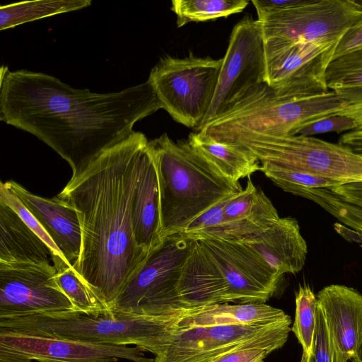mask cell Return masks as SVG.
I'll return each mask as SVG.
<instances>
[{
    "mask_svg": "<svg viewBox=\"0 0 362 362\" xmlns=\"http://www.w3.org/2000/svg\"><path fill=\"white\" fill-rule=\"evenodd\" d=\"M356 129L357 124L353 119L336 115L304 124L293 130L290 135L311 136L322 133H341Z\"/></svg>",
    "mask_w": 362,
    "mask_h": 362,
    "instance_id": "836d02e7",
    "label": "cell"
},
{
    "mask_svg": "<svg viewBox=\"0 0 362 362\" xmlns=\"http://www.w3.org/2000/svg\"><path fill=\"white\" fill-rule=\"evenodd\" d=\"M328 334L332 362L356 358L362 346V295L356 289L333 284L317 296Z\"/></svg>",
    "mask_w": 362,
    "mask_h": 362,
    "instance_id": "2e32d148",
    "label": "cell"
},
{
    "mask_svg": "<svg viewBox=\"0 0 362 362\" xmlns=\"http://www.w3.org/2000/svg\"><path fill=\"white\" fill-rule=\"evenodd\" d=\"M21 362H37V361H21Z\"/></svg>",
    "mask_w": 362,
    "mask_h": 362,
    "instance_id": "b9f144b4",
    "label": "cell"
},
{
    "mask_svg": "<svg viewBox=\"0 0 362 362\" xmlns=\"http://www.w3.org/2000/svg\"><path fill=\"white\" fill-rule=\"evenodd\" d=\"M248 0H173L171 10L181 28L191 22H204L242 12Z\"/></svg>",
    "mask_w": 362,
    "mask_h": 362,
    "instance_id": "4316f807",
    "label": "cell"
},
{
    "mask_svg": "<svg viewBox=\"0 0 362 362\" xmlns=\"http://www.w3.org/2000/svg\"><path fill=\"white\" fill-rule=\"evenodd\" d=\"M178 295L181 308L230 303L218 268L195 239L181 270Z\"/></svg>",
    "mask_w": 362,
    "mask_h": 362,
    "instance_id": "d6986e66",
    "label": "cell"
},
{
    "mask_svg": "<svg viewBox=\"0 0 362 362\" xmlns=\"http://www.w3.org/2000/svg\"><path fill=\"white\" fill-rule=\"evenodd\" d=\"M310 362H332L325 320L319 303L316 310L314 344Z\"/></svg>",
    "mask_w": 362,
    "mask_h": 362,
    "instance_id": "e575fe53",
    "label": "cell"
},
{
    "mask_svg": "<svg viewBox=\"0 0 362 362\" xmlns=\"http://www.w3.org/2000/svg\"><path fill=\"white\" fill-rule=\"evenodd\" d=\"M148 142L133 131L70 179L57 196L76 209L80 221L81 252L73 268L111 307L149 254L136 244L132 218Z\"/></svg>",
    "mask_w": 362,
    "mask_h": 362,
    "instance_id": "7a4b0ae2",
    "label": "cell"
},
{
    "mask_svg": "<svg viewBox=\"0 0 362 362\" xmlns=\"http://www.w3.org/2000/svg\"><path fill=\"white\" fill-rule=\"evenodd\" d=\"M158 181L161 239L181 233L194 219L243 190L187 140L164 133L148 142Z\"/></svg>",
    "mask_w": 362,
    "mask_h": 362,
    "instance_id": "3957f363",
    "label": "cell"
},
{
    "mask_svg": "<svg viewBox=\"0 0 362 362\" xmlns=\"http://www.w3.org/2000/svg\"><path fill=\"white\" fill-rule=\"evenodd\" d=\"M256 11L264 41L339 44L362 21V1L295 0L284 7Z\"/></svg>",
    "mask_w": 362,
    "mask_h": 362,
    "instance_id": "9c48e42d",
    "label": "cell"
},
{
    "mask_svg": "<svg viewBox=\"0 0 362 362\" xmlns=\"http://www.w3.org/2000/svg\"><path fill=\"white\" fill-rule=\"evenodd\" d=\"M338 144L362 156V129H354L344 134Z\"/></svg>",
    "mask_w": 362,
    "mask_h": 362,
    "instance_id": "f35d334b",
    "label": "cell"
},
{
    "mask_svg": "<svg viewBox=\"0 0 362 362\" xmlns=\"http://www.w3.org/2000/svg\"><path fill=\"white\" fill-rule=\"evenodd\" d=\"M56 269L55 280L71 301L74 311L97 314L112 310L108 301L76 273L63 259L51 258Z\"/></svg>",
    "mask_w": 362,
    "mask_h": 362,
    "instance_id": "d4e9b609",
    "label": "cell"
},
{
    "mask_svg": "<svg viewBox=\"0 0 362 362\" xmlns=\"http://www.w3.org/2000/svg\"><path fill=\"white\" fill-rule=\"evenodd\" d=\"M132 218L137 245L150 253L162 239L157 170L148 145L136 189Z\"/></svg>",
    "mask_w": 362,
    "mask_h": 362,
    "instance_id": "44dd1931",
    "label": "cell"
},
{
    "mask_svg": "<svg viewBox=\"0 0 362 362\" xmlns=\"http://www.w3.org/2000/svg\"><path fill=\"white\" fill-rule=\"evenodd\" d=\"M51 252L10 206L0 202V262L49 264Z\"/></svg>",
    "mask_w": 362,
    "mask_h": 362,
    "instance_id": "7402d4cb",
    "label": "cell"
},
{
    "mask_svg": "<svg viewBox=\"0 0 362 362\" xmlns=\"http://www.w3.org/2000/svg\"><path fill=\"white\" fill-rule=\"evenodd\" d=\"M348 104L332 90L303 93L264 82L197 132L221 142L250 134L287 136L304 124L336 115Z\"/></svg>",
    "mask_w": 362,
    "mask_h": 362,
    "instance_id": "277c9868",
    "label": "cell"
},
{
    "mask_svg": "<svg viewBox=\"0 0 362 362\" xmlns=\"http://www.w3.org/2000/svg\"><path fill=\"white\" fill-rule=\"evenodd\" d=\"M156 327L153 316L114 310L97 314L67 310L0 317L2 329L89 342L134 344L151 353Z\"/></svg>",
    "mask_w": 362,
    "mask_h": 362,
    "instance_id": "5b68a950",
    "label": "cell"
},
{
    "mask_svg": "<svg viewBox=\"0 0 362 362\" xmlns=\"http://www.w3.org/2000/svg\"><path fill=\"white\" fill-rule=\"evenodd\" d=\"M356 358H358L362 361V346H361V350H360V351L358 353V356Z\"/></svg>",
    "mask_w": 362,
    "mask_h": 362,
    "instance_id": "ab89813d",
    "label": "cell"
},
{
    "mask_svg": "<svg viewBox=\"0 0 362 362\" xmlns=\"http://www.w3.org/2000/svg\"><path fill=\"white\" fill-rule=\"evenodd\" d=\"M223 214L237 227L243 243L270 228L280 218L271 200L254 185L250 177L245 188L227 200Z\"/></svg>",
    "mask_w": 362,
    "mask_h": 362,
    "instance_id": "603a6c76",
    "label": "cell"
},
{
    "mask_svg": "<svg viewBox=\"0 0 362 362\" xmlns=\"http://www.w3.org/2000/svg\"><path fill=\"white\" fill-rule=\"evenodd\" d=\"M211 107L198 132L228 110L249 90L265 82L264 40L257 20L245 15L233 27Z\"/></svg>",
    "mask_w": 362,
    "mask_h": 362,
    "instance_id": "30bf717a",
    "label": "cell"
},
{
    "mask_svg": "<svg viewBox=\"0 0 362 362\" xmlns=\"http://www.w3.org/2000/svg\"></svg>",
    "mask_w": 362,
    "mask_h": 362,
    "instance_id": "ee69618b",
    "label": "cell"
},
{
    "mask_svg": "<svg viewBox=\"0 0 362 362\" xmlns=\"http://www.w3.org/2000/svg\"><path fill=\"white\" fill-rule=\"evenodd\" d=\"M195 240L218 268L230 302L264 303L276 291L281 275L245 243Z\"/></svg>",
    "mask_w": 362,
    "mask_h": 362,
    "instance_id": "4fadbf2b",
    "label": "cell"
},
{
    "mask_svg": "<svg viewBox=\"0 0 362 362\" xmlns=\"http://www.w3.org/2000/svg\"><path fill=\"white\" fill-rule=\"evenodd\" d=\"M154 362L128 345L89 342L0 329V362Z\"/></svg>",
    "mask_w": 362,
    "mask_h": 362,
    "instance_id": "7c38bea8",
    "label": "cell"
},
{
    "mask_svg": "<svg viewBox=\"0 0 362 362\" xmlns=\"http://www.w3.org/2000/svg\"><path fill=\"white\" fill-rule=\"evenodd\" d=\"M344 202L362 209V181H353L328 187Z\"/></svg>",
    "mask_w": 362,
    "mask_h": 362,
    "instance_id": "8d00e7d4",
    "label": "cell"
},
{
    "mask_svg": "<svg viewBox=\"0 0 362 362\" xmlns=\"http://www.w3.org/2000/svg\"><path fill=\"white\" fill-rule=\"evenodd\" d=\"M281 276L304 267L308 246L296 219L279 218L270 228L245 243Z\"/></svg>",
    "mask_w": 362,
    "mask_h": 362,
    "instance_id": "ffe728a7",
    "label": "cell"
},
{
    "mask_svg": "<svg viewBox=\"0 0 362 362\" xmlns=\"http://www.w3.org/2000/svg\"><path fill=\"white\" fill-rule=\"evenodd\" d=\"M338 94L345 98L349 104L337 115L353 119L357 124L356 129H362V90L345 91Z\"/></svg>",
    "mask_w": 362,
    "mask_h": 362,
    "instance_id": "d590c367",
    "label": "cell"
},
{
    "mask_svg": "<svg viewBox=\"0 0 362 362\" xmlns=\"http://www.w3.org/2000/svg\"><path fill=\"white\" fill-rule=\"evenodd\" d=\"M286 192L317 204L340 222L362 235V209L344 202L329 189L288 187Z\"/></svg>",
    "mask_w": 362,
    "mask_h": 362,
    "instance_id": "f1b7e54d",
    "label": "cell"
},
{
    "mask_svg": "<svg viewBox=\"0 0 362 362\" xmlns=\"http://www.w3.org/2000/svg\"><path fill=\"white\" fill-rule=\"evenodd\" d=\"M228 143L248 150L261 164L304 172L344 183L362 181V156L339 144L313 136L259 134L241 136Z\"/></svg>",
    "mask_w": 362,
    "mask_h": 362,
    "instance_id": "8992f818",
    "label": "cell"
},
{
    "mask_svg": "<svg viewBox=\"0 0 362 362\" xmlns=\"http://www.w3.org/2000/svg\"><path fill=\"white\" fill-rule=\"evenodd\" d=\"M158 317L176 327H208L228 325H269L289 317L282 310L265 303H228L175 309Z\"/></svg>",
    "mask_w": 362,
    "mask_h": 362,
    "instance_id": "ac0fdd59",
    "label": "cell"
},
{
    "mask_svg": "<svg viewBox=\"0 0 362 362\" xmlns=\"http://www.w3.org/2000/svg\"><path fill=\"white\" fill-rule=\"evenodd\" d=\"M362 47V21L350 28L342 37L333 59Z\"/></svg>",
    "mask_w": 362,
    "mask_h": 362,
    "instance_id": "74e56055",
    "label": "cell"
},
{
    "mask_svg": "<svg viewBox=\"0 0 362 362\" xmlns=\"http://www.w3.org/2000/svg\"><path fill=\"white\" fill-rule=\"evenodd\" d=\"M152 354L154 362H211L260 334L291 320L269 325H228L208 327H176L158 317Z\"/></svg>",
    "mask_w": 362,
    "mask_h": 362,
    "instance_id": "8fae6325",
    "label": "cell"
},
{
    "mask_svg": "<svg viewBox=\"0 0 362 362\" xmlns=\"http://www.w3.org/2000/svg\"><path fill=\"white\" fill-rule=\"evenodd\" d=\"M37 218L71 267L80 256L81 230L76 209L67 202L35 195L13 180L6 182Z\"/></svg>",
    "mask_w": 362,
    "mask_h": 362,
    "instance_id": "e0dca14e",
    "label": "cell"
},
{
    "mask_svg": "<svg viewBox=\"0 0 362 362\" xmlns=\"http://www.w3.org/2000/svg\"><path fill=\"white\" fill-rule=\"evenodd\" d=\"M161 108L148 79L98 93L72 88L47 74L1 69L0 119L56 151L69 164L71 179L127 137L137 122Z\"/></svg>",
    "mask_w": 362,
    "mask_h": 362,
    "instance_id": "6da1fadb",
    "label": "cell"
},
{
    "mask_svg": "<svg viewBox=\"0 0 362 362\" xmlns=\"http://www.w3.org/2000/svg\"><path fill=\"white\" fill-rule=\"evenodd\" d=\"M90 0H38L2 5L0 8V30L54 15L82 9L91 5Z\"/></svg>",
    "mask_w": 362,
    "mask_h": 362,
    "instance_id": "484cf974",
    "label": "cell"
},
{
    "mask_svg": "<svg viewBox=\"0 0 362 362\" xmlns=\"http://www.w3.org/2000/svg\"><path fill=\"white\" fill-rule=\"evenodd\" d=\"M261 171L283 190L288 187L328 188L344 183L342 181L269 164H261Z\"/></svg>",
    "mask_w": 362,
    "mask_h": 362,
    "instance_id": "1f68e13d",
    "label": "cell"
},
{
    "mask_svg": "<svg viewBox=\"0 0 362 362\" xmlns=\"http://www.w3.org/2000/svg\"><path fill=\"white\" fill-rule=\"evenodd\" d=\"M192 241L180 233L163 238L124 284L112 310L163 316L181 308L178 284Z\"/></svg>",
    "mask_w": 362,
    "mask_h": 362,
    "instance_id": "52a82bcc",
    "label": "cell"
},
{
    "mask_svg": "<svg viewBox=\"0 0 362 362\" xmlns=\"http://www.w3.org/2000/svg\"><path fill=\"white\" fill-rule=\"evenodd\" d=\"M317 298L308 285L300 286L296 294L295 320L291 327L303 352L311 355L314 344Z\"/></svg>",
    "mask_w": 362,
    "mask_h": 362,
    "instance_id": "4dcf8cb0",
    "label": "cell"
},
{
    "mask_svg": "<svg viewBox=\"0 0 362 362\" xmlns=\"http://www.w3.org/2000/svg\"><path fill=\"white\" fill-rule=\"evenodd\" d=\"M291 320L286 321L211 362H262L286 342L291 330Z\"/></svg>",
    "mask_w": 362,
    "mask_h": 362,
    "instance_id": "83f0119b",
    "label": "cell"
},
{
    "mask_svg": "<svg viewBox=\"0 0 362 362\" xmlns=\"http://www.w3.org/2000/svg\"><path fill=\"white\" fill-rule=\"evenodd\" d=\"M352 362H362L358 358H352Z\"/></svg>",
    "mask_w": 362,
    "mask_h": 362,
    "instance_id": "60d3db41",
    "label": "cell"
},
{
    "mask_svg": "<svg viewBox=\"0 0 362 362\" xmlns=\"http://www.w3.org/2000/svg\"><path fill=\"white\" fill-rule=\"evenodd\" d=\"M337 43L264 41L265 82L303 93L329 91L326 72Z\"/></svg>",
    "mask_w": 362,
    "mask_h": 362,
    "instance_id": "5bb4252c",
    "label": "cell"
},
{
    "mask_svg": "<svg viewBox=\"0 0 362 362\" xmlns=\"http://www.w3.org/2000/svg\"><path fill=\"white\" fill-rule=\"evenodd\" d=\"M187 140L218 171L233 181L238 182L240 179L261 171L258 158L238 144L218 141L197 132L190 133Z\"/></svg>",
    "mask_w": 362,
    "mask_h": 362,
    "instance_id": "cb8c5ba5",
    "label": "cell"
},
{
    "mask_svg": "<svg viewBox=\"0 0 362 362\" xmlns=\"http://www.w3.org/2000/svg\"><path fill=\"white\" fill-rule=\"evenodd\" d=\"M262 362H264V361H262Z\"/></svg>",
    "mask_w": 362,
    "mask_h": 362,
    "instance_id": "7bdbcfd3",
    "label": "cell"
},
{
    "mask_svg": "<svg viewBox=\"0 0 362 362\" xmlns=\"http://www.w3.org/2000/svg\"><path fill=\"white\" fill-rule=\"evenodd\" d=\"M326 81L328 89L337 93L362 90V47L333 59Z\"/></svg>",
    "mask_w": 362,
    "mask_h": 362,
    "instance_id": "f546056e",
    "label": "cell"
},
{
    "mask_svg": "<svg viewBox=\"0 0 362 362\" xmlns=\"http://www.w3.org/2000/svg\"><path fill=\"white\" fill-rule=\"evenodd\" d=\"M49 264L0 262V317L73 310Z\"/></svg>",
    "mask_w": 362,
    "mask_h": 362,
    "instance_id": "9a60e30c",
    "label": "cell"
},
{
    "mask_svg": "<svg viewBox=\"0 0 362 362\" xmlns=\"http://www.w3.org/2000/svg\"><path fill=\"white\" fill-rule=\"evenodd\" d=\"M0 202L8 205L15 211L25 224L45 243L51 252L52 257H58L64 260L61 252L44 230L40 222L26 208L6 182H1L0 184Z\"/></svg>",
    "mask_w": 362,
    "mask_h": 362,
    "instance_id": "d6a6232c",
    "label": "cell"
},
{
    "mask_svg": "<svg viewBox=\"0 0 362 362\" xmlns=\"http://www.w3.org/2000/svg\"><path fill=\"white\" fill-rule=\"evenodd\" d=\"M222 61L192 54L184 58L161 57L148 79L162 108L177 123L196 130L211 107Z\"/></svg>",
    "mask_w": 362,
    "mask_h": 362,
    "instance_id": "ba28073f",
    "label": "cell"
}]
</instances>
